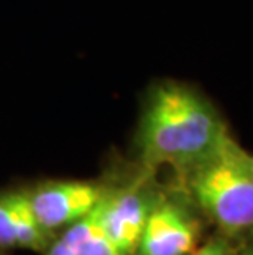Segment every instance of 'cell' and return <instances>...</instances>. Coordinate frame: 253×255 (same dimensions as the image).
Here are the masks:
<instances>
[{"label": "cell", "instance_id": "obj_1", "mask_svg": "<svg viewBox=\"0 0 253 255\" xmlns=\"http://www.w3.org/2000/svg\"><path fill=\"white\" fill-rule=\"evenodd\" d=\"M222 114L194 86L165 79L147 91L140 111L133 153L135 163L174 176L211 155L229 137Z\"/></svg>", "mask_w": 253, "mask_h": 255}, {"label": "cell", "instance_id": "obj_2", "mask_svg": "<svg viewBox=\"0 0 253 255\" xmlns=\"http://www.w3.org/2000/svg\"><path fill=\"white\" fill-rule=\"evenodd\" d=\"M212 229L230 236L253 232V153L229 135L211 155L179 176Z\"/></svg>", "mask_w": 253, "mask_h": 255}, {"label": "cell", "instance_id": "obj_3", "mask_svg": "<svg viewBox=\"0 0 253 255\" xmlns=\"http://www.w3.org/2000/svg\"><path fill=\"white\" fill-rule=\"evenodd\" d=\"M163 188L158 173L137 163L128 175L105 180V191L95 208V216L107 237L123 255L135 254L145 222Z\"/></svg>", "mask_w": 253, "mask_h": 255}, {"label": "cell", "instance_id": "obj_4", "mask_svg": "<svg viewBox=\"0 0 253 255\" xmlns=\"http://www.w3.org/2000/svg\"><path fill=\"white\" fill-rule=\"evenodd\" d=\"M212 231L179 184H165L145 222L133 255H191Z\"/></svg>", "mask_w": 253, "mask_h": 255}, {"label": "cell", "instance_id": "obj_5", "mask_svg": "<svg viewBox=\"0 0 253 255\" xmlns=\"http://www.w3.org/2000/svg\"><path fill=\"white\" fill-rule=\"evenodd\" d=\"M105 191V180H46L26 188L31 209L51 236L87 218Z\"/></svg>", "mask_w": 253, "mask_h": 255}, {"label": "cell", "instance_id": "obj_6", "mask_svg": "<svg viewBox=\"0 0 253 255\" xmlns=\"http://www.w3.org/2000/svg\"><path fill=\"white\" fill-rule=\"evenodd\" d=\"M55 237L36 219L25 186L0 189V252L23 249L43 254Z\"/></svg>", "mask_w": 253, "mask_h": 255}, {"label": "cell", "instance_id": "obj_7", "mask_svg": "<svg viewBox=\"0 0 253 255\" xmlns=\"http://www.w3.org/2000/svg\"><path fill=\"white\" fill-rule=\"evenodd\" d=\"M78 255H123L100 227L95 209L89 214L87 227L78 247Z\"/></svg>", "mask_w": 253, "mask_h": 255}, {"label": "cell", "instance_id": "obj_8", "mask_svg": "<svg viewBox=\"0 0 253 255\" xmlns=\"http://www.w3.org/2000/svg\"><path fill=\"white\" fill-rule=\"evenodd\" d=\"M247 236H230L212 229L191 255H244Z\"/></svg>", "mask_w": 253, "mask_h": 255}, {"label": "cell", "instance_id": "obj_9", "mask_svg": "<svg viewBox=\"0 0 253 255\" xmlns=\"http://www.w3.org/2000/svg\"><path fill=\"white\" fill-rule=\"evenodd\" d=\"M87 221L89 216L61 231L41 255H78V247L87 227Z\"/></svg>", "mask_w": 253, "mask_h": 255}, {"label": "cell", "instance_id": "obj_10", "mask_svg": "<svg viewBox=\"0 0 253 255\" xmlns=\"http://www.w3.org/2000/svg\"><path fill=\"white\" fill-rule=\"evenodd\" d=\"M244 255H253V232H250L245 239L244 246Z\"/></svg>", "mask_w": 253, "mask_h": 255}, {"label": "cell", "instance_id": "obj_11", "mask_svg": "<svg viewBox=\"0 0 253 255\" xmlns=\"http://www.w3.org/2000/svg\"><path fill=\"white\" fill-rule=\"evenodd\" d=\"M0 255H7V254H5V252H0Z\"/></svg>", "mask_w": 253, "mask_h": 255}]
</instances>
